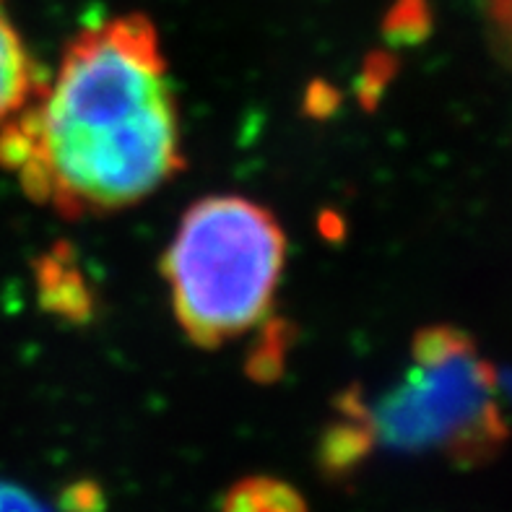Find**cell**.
Instances as JSON below:
<instances>
[{"label": "cell", "mask_w": 512, "mask_h": 512, "mask_svg": "<svg viewBox=\"0 0 512 512\" xmlns=\"http://www.w3.org/2000/svg\"><path fill=\"white\" fill-rule=\"evenodd\" d=\"M0 167L63 219L146 201L185 167L177 94L141 13L91 24L0 128Z\"/></svg>", "instance_id": "obj_1"}, {"label": "cell", "mask_w": 512, "mask_h": 512, "mask_svg": "<svg viewBox=\"0 0 512 512\" xmlns=\"http://www.w3.org/2000/svg\"><path fill=\"white\" fill-rule=\"evenodd\" d=\"M510 424L494 367L461 328L432 325L416 331L409 364L396 383L367 398L344 393L336 419L320 440V468L341 479L372 453L440 455L474 468L505 448Z\"/></svg>", "instance_id": "obj_2"}, {"label": "cell", "mask_w": 512, "mask_h": 512, "mask_svg": "<svg viewBox=\"0 0 512 512\" xmlns=\"http://www.w3.org/2000/svg\"><path fill=\"white\" fill-rule=\"evenodd\" d=\"M286 266V234L266 206L208 195L182 214L164 279L190 344L219 349L266 320Z\"/></svg>", "instance_id": "obj_3"}, {"label": "cell", "mask_w": 512, "mask_h": 512, "mask_svg": "<svg viewBox=\"0 0 512 512\" xmlns=\"http://www.w3.org/2000/svg\"><path fill=\"white\" fill-rule=\"evenodd\" d=\"M39 81L37 63L8 16L6 0H0V128L32 99Z\"/></svg>", "instance_id": "obj_4"}, {"label": "cell", "mask_w": 512, "mask_h": 512, "mask_svg": "<svg viewBox=\"0 0 512 512\" xmlns=\"http://www.w3.org/2000/svg\"><path fill=\"white\" fill-rule=\"evenodd\" d=\"M221 512H310L305 497L281 479L247 476L224 494Z\"/></svg>", "instance_id": "obj_5"}, {"label": "cell", "mask_w": 512, "mask_h": 512, "mask_svg": "<svg viewBox=\"0 0 512 512\" xmlns=\"http://www.w3.org/2000/svg\"><path fill=\"white\" fill-rule=\"evenodd\" d=\"M0 512H50L26 489L0 481Z\"/></svg>", "instance_id": "obj_6"}, {"label": "cell", "mask_w": 512, "mask_h": 512, "mask_svg": "<svg viewBox=\"0 0 512 512\" xmlns=\"http://www.w3.org/2000/svg\"><path fill=\"white\" fill-rule=\"evenodd\" d=\"M489 3H492L494 19L502 26V32L510 34L512 39V0H489Z\"/></svg>", "instance_id": "obj_7"}]
</instances>
